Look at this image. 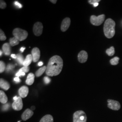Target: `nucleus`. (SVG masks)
Masks as SVG:
<instances>
[{
	"mask_svg": "<svg viewBox=\"0 0 122 122\" xmlns=\"http://www.w3.org/2000/svg\"><path fill=\"white\" fill-rule=\"evenodd\" d=\"M71 24V20L69 18H66L62 21L61 30L62 32H65L69 28Z\"/></svg>",
	"mask_w": 122,
	"mask_h": 122,
	"instance_id": "obj_9",
	"label": "nucleus"
},
{
	"mask_svg": "<svg viewBox=\"0 0 122 122\" xmlns=\"http://www.w3.org/2000/svg\"><path fill=\"white\" fill-rule=\"evenodd\" d=\"M8 101V98L2 91H0V102L2 104H6Z\"/></svg>",
	"mask_w": 122,
	"mask_h": 122,
	"instance_id": "obj_18",
	"label": "nucleus"
},
{
	"mask_svg": "<svg viewBox=\"0 0 122 122\" xmlns=\"http://www.w3.org/2000/svg\"><path fill=\"white\" fill-rule=\"evenodd\" d=\"M33 60V56L31 54H28L26 57V58L25 59V61L23 63L24 66H28L30 65Z\"/></svg>",
	"mask_w": 122,
	"mask_h": 122,
	"instance_id": "obj_17",
	"label": "nucleus"
},
{
	"mask_svg": "<svg viewBox=\"0 0 122 122\" xmlns=\"http://www.w3.org/2000/svg\"><path fill=\"white\" fill-rule=\"evenodd\" d=\"M108 108L113 110H118L121 108V105L119 102L113 100H108Z\"/></svg>",
	"mask_w": 122,
	"mask_h": 122,
	"instance_id": "obj_7",
	"label": "nucleus"
},
{
	"mask_svg": "<svg viewBox=\"0 0 122 122\" xmlns=\"http://www.w3.org/2000/svg\"><path fill=\"white\" fill-rule=\"evenodd\" d=\"M29 93V88L26 86H23L19 90V94L20 97L25 98Z\"/></svg>",
	"mask_w": 122,
	"mask_h": 122,
	"instance_id": "obj_13",
	"label": "nucleus"
},
{
	"mask_svg": "<svg viewBox=\"0 0 122 122\" xmlns=\"http://www.w3.org/2000/svg\"><path fill=\"white\" fill-rule=\"evenodd\" d=\"M44 81L46 84H48L50 83L51 81V79L47 76H45L44 77Z\"/></svg>",
	"mask_w": 122,
	"mask_h": 122,
	"instance_id": "obj_31",
	"label": "nucleus"
},
{
	"mask_svg": "<svg viewBox=\"0 0 122 122\" xmlns=\"http://www.w3.org/2000/svg\"><path fill=\"white\" fill-rule=\"evenodd\" d=\"M32 55L33 56V61L36 62L39 60L40 57V52L38 48H34L32 50Z\"/></svg>",
	"mask_w": 122,
	"mask_h": 122,
	"instance_id": "obj_11",
	"label": "nucleus"
},
{
	"mask_svg": "<svg viewBox=\"0 0 122 122\" xmlns=\"http://www.w3.org/2000/svg\"><path fill=\"white\" fill-rule=\"evenodd\" d=\"M14 4H15V5L16 6H17L18 7H19V8H22V5H21V4L19 2H18V1H15V2H14Z\"/></svg>",
	"mask_w": 122,
	"mask_h": 122,
	"instance_id": "obj_34",
	"label": "nucleus"
},
{
	"mask_svg": "<svg viewBox=\"0 0 122 122\" xmlns=\"http://www.w3.org/2000/svg\"><path fill=\"white\" fill-rule=\"evenodd\" d=\"M87 116L82 110H78L73 114V122H86Z\"/></svg>",
	"mask_w": 122,
	"mask_h": 122,
	"instance_id": "obj_4",
	"label": "nucleus"
},
{
	"mask_svg": "<svg viewBox=\"0 0 122 122\" xmlns=\"http://www.w3.org/2000/svg\"><path fill=\"white\" fill-rule=\"evenodd\" d=\"M50 1H51V2H52V3H53V4H55V3H56L57 0H50Z\"/></svg>",
	"mask_w": 122,
	"mask_h": 122,
	"instance_id": "obj_37",
	"label": "nucleus"
},
{
	"mask_svg": "<svg viewBox=\"0 0 122 122\" xmlns=\"http://www.w3.org/2000/svg\"><path fill=\"white\" fill-rule=\"evenodd\" d=\"M34 114V112L31 109H26L21 115L22 119L24 121H26L30 118Z\"/></svg>",
	"mask_w": 122,
	"mask_h": 122,
	"instance_id": "obj_12",
	"label": "nucleus"
},
{
	"mask_svg": "<svg viewBox=\"0 0 122 122\" xmlns=\"http://www.w3.org/2000/svg\"><path fill=\"white\" fill-rule=\"evenodd\" d=\"M100 1V0H88V2L90 4L94 5L96 3H99Z\"/></svg>",
	"mask_w": 122,
	"mask_h": 122,
	"instance_id": "obj_30",
	"label": "nucleus"
},
{
	"mask_svg": "<svg viewBox=\"0 0 122 122\" xmlns=\"http://www.w3.org/2000/svg\"><path fill=\"white\" fill-rule=\"evenodd\" d=\"M13 109L16 111H19L22 109L23 107V104L22 102L21 97L20 96L18 97L16 100H15L12 105Z\"/></svg>",
	"mask_w": 122,
	"mask_h": 122,
	"instance_id": "obj_8",
	"label": "nucleus"
},
{
	"mask_svg": "<svg viewBox=\"0 0 122 122\" xmlns=\"http://www.w3.org/2000/svg\"><path fill=\"white\" fill-rule=\"evenodd\" d=\"M43 65V62L42 61H40L38 63L39 66H42Z\"/></svg>",
	"mask_w": 122,
	"mask_h": 122,
	"instance_id": "obj_39",
	"label": "nucleus"
},
{
	"mask_svg": "<svg viewBox=\"0 0 122 122\" xmlns=\"http://www.w3.org/2000/svg\"><path fill=\"white\" fill-rule=\"evenodd\" d=\"M11 57H12L13 58H14V59H16V57H17L16 55L15 54H11Z\"/></svg>",
	"mask_w": 122,
	"mask_h": 122,
	"instance_id": "obj_36",
	"label": "nucleus"
},
{
	"mask_svg": "<svg viewBox=\"0 0 122 122\" xmlns=\"http://www.w3.org/2000/svg\"><path fill=\"white\" fill-rule=\"evenodd\" d=\"M9 42L10 45L11 46H15V45H17L20 43V41L15 37L10 38L9 39Z\"/></svg>",
	"mask_w": 122,
	"mask_h": 122,
	"instance_id": "obj_20",
	"label": "nucleus"
},
{
	"mask_svg": "<svg viewBox=\"0 0 122 122\" xmlns=\"http://www.w3.org/2000/svg\"><path fill=\"white\" fill-rule=\"evenodd\" d=\"M9 107H10V105L9 104H5L3 106V110H7L9 109Z\"/></svg>",
	"mask_w": 122,
	"mask_h": 122,
	"instance_id": "obj_33",
	"label": "nucleus"
},
{
	"mask_svg": "<svg viewBox=\"0 0 122 122\" xmlns=\"http://www.w3.org/2000/svg\"><path fill=\"white\" fill-rule=\"evenodd\" d=\"M0 87L1 88L7 91L10 87V85L7 81L4 80L3 79H0Z\"/></svg>",
	"mask_w": 122,
	"mask_h": 122,
	"instance_id": "obj_15",
	"label": "nucleus"
},
{
	"mask_svg": "<svg viewBox=\"0 0 122 122\" xmlns=\"http://www.w3.org/2000/svg\"><path fill=\"white\" fill-rule=\"evenodd\" d=\"M17 99L18 97H17V96H15V97H14L13 98V99H14V100H16Z\"/></svg>",
	"mask_w": 122,
	"mask_h": 122,
	"instance_id": "obj_42",
	"label": "nucleus"
},
{
	"mask_svg": "<svg viewBox=\"0 0 122 122\" xmlns=\"http://www.w3.org/2000/svg\"><path fill=\"white\" fill-rule=\"evenodd\" d=\"M2 50L4 53L5 55L6 56H9L10 54V44L9 43H5L2 46Z\"/></svg>",
	"mask_w": 122,
	"mask_h": 122,
	"instance_id": "obj_14",
	"label": "nucleus"
},
{
	"mask_svg": "<svg viewBox=\"0 0 122 122\" xmlns=\"http://www.w3.org/2000/svg\"><path fill=\"white\" fill-rule=\"evenodd\" d=\"M93 5H94V7H96V6H97L99 5V3H96L94 4Z\"/></svg>",
	"mask_w": 122,
	"mask_h": 122,
	"instance_id": "obj_41",
	"label": "nucleus"
},
{
	"mask_svg": "<svg viewBox=\"0 0 122 122\" xmlns=\"http://www.w3.org/2000/svg\"><path fill=\"white\" fill-rule=\"evenodd\" d=\"M47 66H44L43 67H42L40 68L39 70L37 71L35 73V75L37 77L40 76L42 74L44 73V71L46 70Z\"/></svg>",
	"mask_w": 122,
	"mask_h": 122,
	"instance_id": "obj_21",
	"label": "nucleus"
},
{
	"mask_svg": "<svg viewBox=\"0 0 122 122\" xmlns=\"http://www.w3.org/2000/svg\"><path fill=\"white\" fill-rule=\"evenodd\" d=\"M115 22L112 19H107L104 25V32L105 36L108 39L112 38L115 34Z\"/></svg>",
	"mask_w": 122,
	"mask_h": 122,
	"instance_id": "obj_2",
	"label": "nucleus"
},
{
	"mask_svg": "<svg viewBox=\"0 0 122 122\" xmlns=\"http://www.w3.org/2000/svg\"><path fill=\"white\" fill-rule=\"evenodd\" d=\"M16 56H17L16 59V61H17L20 65H23V63H24V61H25V60H24V57L23 56V55H22L21 54H17L16 55Z\"/></svg>",
	"mask_w": 122,
	"mask_h": 122,
	"instance_id": "obj_22",
	"label": "nucleus"
},
{
	"mask_svg": "<svg viewBox=\"0 0 122 122\" xmlns=\"http://www.w3.org/2000/svg\"><path fill=\"white\" fill-rule=\"evenodd\" d=\"M43 25L40 22H36L35 24L33 27V32L35 35L39 36L41 35L43 33Z\"/></svg>",
	"mask_w": 122,
	"mask_h": 122,
	"instance_id": "obj_6",
	"label": "nucleus"
},
{
	"mask_svg": "<svg viewBox=\"0 0 122 122\" xmlns=\"http://www.w3.org/2000/svg\"><path fill=\"white\" fill-rule=\"evenodd\" d=\"M0 2V8L2 9L5 8V7H6V4L4 1L1 0Z\"/></svg>",
	"mask_w": 122,
	"mask_h": 122,
	"instance_id": "obj_28",
	"label": "nucleus"
},
{
	"mask_svg": "<svg viewBox=\"0 0 122 122\" xmlns=\"http://www.w3.org/2000/svg\"><path fill=\"white\" fill-rule=\"evenodd\" d=\"M14 80L15 81V82H20L21 81L20 79L19 78V77H16L14 78Z\"/></svg>",
	"mask_w": 122,
	"mask_h": 122,
	"instance_id": "obj_35",
	"label": "nucleus"
},
{
	"mask_svg": "<svg viewBox=\"0 0 122 122\" xmlns=\"http://www.w3.org/2000/svg\"><path fill=\"white\" fill-rule=\"evenodd\" d=\"M106 53L109 56H112L115 54V49L113 46H111L106 50Z\"/></svg>",
	"mask_w": 122,
	"mask_h": 122,
	"instance_id": "obj_23",
	"label": "nucleus"
},
{
	"mask_svg": "<svg viewBox=\"0 0 122 122\" xmlns=\"http://www.w3.org/2000/svg\"><path fill=\"white\" fill-rule=\"evenodd\" d=\"M2 54V52L1 50H0V56H1Z\"/></svg>",
	"mask_w": 122,
	"mask_h": 122,
	"instance_id": "obj_43",
	"label": "nucleus"
},
{
	"mask_svg": "<svg viewBox=\"0 0 122 122\" xmlns=\"http://www.w3.org/2000/svg\"><path fill=\"white\" fill-rule=\"evenodd\" d=\"M30 70V68L28 66H24L22 68H21L20 70H19V71L20 72H23L25 73H26L28 72Z\"/></svg>",
	"mask_w": 122,
	"mask_h": 122,
	"instance_id": "obj_27",
	"label": "nucleus"
},
{
	"mask_svg": "<svg viewBox=\"0 0 122 122\" xmlns=\"http://www.w3.org/2000/svg\"><path fill=\"white\" fill-rule=\"evenodd\" d=\"M14 67L15 66L13 65H12L11 64H9L7 66V67L6 68V71H10L12 70L13 68H14Z\"/></svg>",
	"mask_w": 122,
	"mask_h": 122,
	"instance_id": "obj_29",
	"label": "nucleus"
},
{
	"mask_svg": "<svg viewBox=\"0 0 122 122\" xmlns=\"http://www.w3.org/2000/svg\"><path fill=\"white\" fill-rule=\"evenodd\" d=\"M105 15L104 14H102L96 16L93 15L91 16L90 21L92 24L95 26H99L101 25L105 20Z\"/></svg>",
	"mask_w": 122,
	"mask_h": 122,
	"instance_id": "obj_5",
	"label": "nucleus"
},
{
	"mask_svg": "<svg viewBox=\"0 0 122 122\" xmlns=\"http://www.w3.org/2000/svg\"><path fill=\"white\" fill-rule=\"evenodd\" d=\"M25 72H20V71H18L17 73H16V74H15V75H16V76H17V77H19V76H25Z\"/></svg>",
	"mask_w": 122,
	"mask_h": 122,
	"instance_id": "obj_32",
	"label": "nucleus"
},
{
	"mask_svg": "<svg viewBox=\"0 0 122 122\" xmlns=\"http://www.w3.org/2000/svg\"><path fill=\"white\" fill-rule=\"evenodd\" d=\"M25 49V47H22L20 49V51H21V52H23Z\"/></svg>",
	"mask_w": 122,
	"mask_h": 122,
	"instance_id": "obj_38",
	"label": "nucleus"
},
{
	"mask_svg": "<svg viewBox=\"0 0 122 122\" xmlns=\"http://www.w3.org/2000/svg\"><path fill=\"white\" fill-rule=\"evenodd\" d=\"M5 69V65L3 61H0V72H3Z\"/></svg>",
	"mask_w": 122,
	"mask_h": 122,
	"instance_id": "obj_25",
	"label": "nucleus"
},
{
	"mask_svg": "<svg viewBox=\"0 0 122 122\" xmlns=\"http://www.w3.org/2000/svg\"><path fill=\"white\" fill-rule=\"evenodd\" d=\"M14 36L20 41H22L26 39L28 37V33L25 30L20 28H16L13 31Z\"/></svg>",
	"mask_w": 122,
	"mask_h": 122,
	"instance_id": "obj_3",
	"label": "nucleus"
},
{
	"mask_svg": "<svg viewBox=\"0 0 122 122\" xmlns=\"http://www.w3.org/2000/svg\"><path fill=\"white\" fill-rule=\"evenodd\" d=\"M18 122H20V121H18Z\"/></svg>",
	"mask_w": 122,
	"mask_h": 122,
	"instance_id": "obj_44",
	"label": "nucleus"
},
{
	"mask_svg": "<svg viewBox=\"0 0 122 122\" xmlns=\"http://www.w3.org/2000/svg\"><path fill=\"white\" fill-rule=\"evenodd\" d=\"M6 39V37L3 31L0 30V41H4Z\"/></svg>",
	"mask_w": 122,
	"mask_h": 122,
	"instance_id": "obj_26",
	"label": "nucleus"
},
{
	"mask_svg": "<svg viewBox=\"0 0 122 122\" xmlns=\"http://www.w3.org/2000/svg\"><path fill=\"white\" fill-rule=\"evenodd\" d=\"M35 109V106H32V107H31V110L32 111H33V110H34Z\"/></svg>",
	"mask_w": 122,
	"mask_h": 122,
	"instance_id": "obj_40",
	"label": "nucleus"
},
{
	"mask_svg": "<svg viewBox=\"0 0 122 122\" xmlns=\"http://www.w3.org/2000/svg\"><path fill=\"white\" fill-rule=\"evenodd\" d=\"M39 122H53V118L51 115L47 114L42 118Z\"/></svg>",
	"mask_w": 122,
	"mask_h": 122,
	"instance_id": "obj_19",
	"label": "nucleus"
},
{
	"mask_svg": "<svg viewBox=\"0 0 122 122\" xmlns=\"http://www.w3.org/2000/svg\"><path fill=\"white\" fill-rule=\"evenodd\" d=\"M35 81V75L33 73L28 74L26 80V83L29 86L32 85Z\"/></svg>",
	"mask_w": 122,
	"mask_h": 122,
	"instance_id": "obj_16",
	"label": "nucleus"
},
{
	"mask_svg": "<svg viewBox=\"0 0 122 122\" xmlns=\"http://www.w3.org/2000/svg\"><path fill=\"white\" fill-rule=\"evenodd\" d=\"M63 60L61 57L55 55L49 60L46 73L50 76H56L61 73L63 67Z\"/></svg>",
	"mask_w": 122,
	"mask_h": 122,
	"instance_id": "obj_1",
	"label": "nucleus"
},
{
	"mask_svg": "<svg viewBox=\"0 0 122 122\" xmlns=\"http://www.w3.org/2000/svg\"><path fill=\"white\" fill-rule=\"evenodd\" d=\"M88 57L87 52L84 50H82L79 53L78 60L80 62L83 63L87 61Z\"/></svg>",
	"mask_w": 122,
	"mask_h": 122,
	"instance_id": "obj_10",
	"label": "nucleus"
},
{
	"mask_svg": "<svg viewBox=\"0 0 122 122\" xmlns=\"http://www.w3.org/2000/svg\"><path fill=\"white\" fill-rule=\"evenodd\" d=\"M120 58L118 57H115L110 60V63L112 65H117L118 63V61Z\"/></svg>",
	"mask_w": 122,
	"mask_h": 122,
	"instance_id": "obj_24",
	"label": "nucleus"
}]
</instances>
